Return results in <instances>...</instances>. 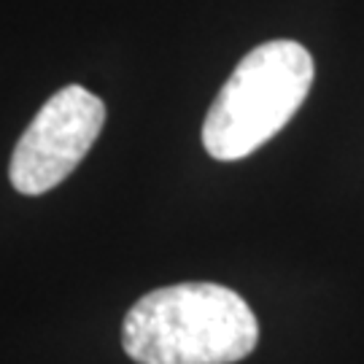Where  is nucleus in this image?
Listing matches in <instances>:
<instances>
[{"mask_svg": "<svg viewBox=\"0 0 364 364\" xmlns=\"http://www.w3.org/2000/svg\"><path fill=\"white\" fill-rule=\"evenodd\" d=\"M105 124V105L78 84L49 97L11 154L9 178L19 195H43L87 156Z\"/></svg>", "mask_w": 364, "mask_h": 364, "instance_id": "nucleus-3", "label": "nucleus"}, {"mask_svg": "<svg viewBox=\"0 0 364 364\" xmlns=\"http://www.w3.org/2000/svg\"><path fill=\"white\" fill-rule=\"evenodd\" d=\"M259 343V321L237 291L219 284L154 289L132 305L122 346L138 364H235Z\"/></svg>", "mask_w": 364, "mask_h": 364, "instance_id": "nucleus-1", "label": "nucleus"}, {"mask_svg": "<svg viewBox=\"0 0 364 364\" xmlns=\"http://www.w3.org/2000/svg\"><path fill=\"white\" fill-rule=\"evenodd\" d=\"M313 57L297 41H267L237 63L203 122V146L219 162L254 154L305 103Z\"/></svg>", "mask_w": 364, "mask_h": 364, "instance_id": "nucleus-2", "label": "nucleus"}]
</instances>
